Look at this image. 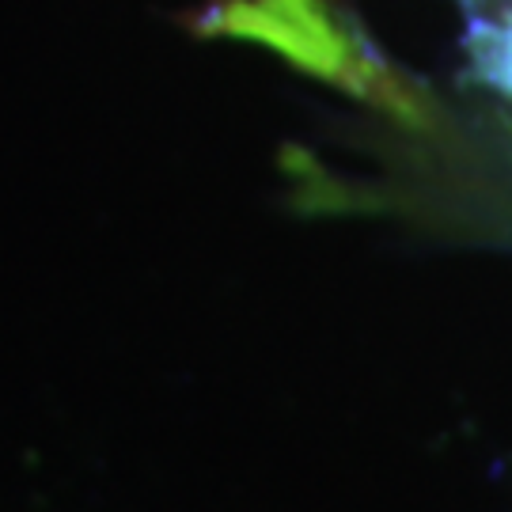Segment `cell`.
Wrapping results in <instances>:
<instances>
[{
    "mask_svg": "<svg viewBox=\"0 0 512 512\" xmlns=\"http://www.w3.org/2000/svg\"><path fill=\"white\" fill-rule=\"evenodd\" d=\"M190 27L209 38L266 46L300 73L365 99L410 129L429 122V99L376 57L334 0H213Z\"/></svg>",
    "mask_w": 512,
    "mask_h": 512,
    "instance_id": "6da1fadb",
    "label": "cell"
}]
</instances>
